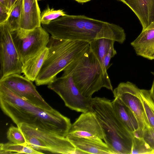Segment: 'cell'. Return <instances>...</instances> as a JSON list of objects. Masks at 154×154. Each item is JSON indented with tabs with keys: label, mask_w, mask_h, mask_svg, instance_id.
<instances>
[{
	"label": "cell",
	"mask_w": 154,
	"mask_h": 154,
	"mask_svg": "<svg viewBox=\"0 0 154 154\" xmlns=\"http://www.w3.org/2000/svg\"><path fill=\"white\" fill-rule=\"evenodd\" d=\"M0 105L17 126L24 123L66 137L72 125L69 118L55 109L48 110L16 95L0 83Z\"/></svg>",
	"instance_id": "6da1fadb"
},
{
	"label": "cell",
	"mask_w": 154,
	"mask_h": 154,
	"mask_svg": "<svg viewBox=\"0 0 154 154\" xmlns=\"http://www.w3.org/2000/svg\"><path fill=\"white\" fill-rule=\"evenodd\" d=\"M42 26L51 36L60 39L90 42L105 38L121 44L126 40L125 31L119 26L84 15L66 14Z\"/></svg>",
	"instance_id": "7a4b0ae2"
},
{
	"label": "cell",
	"mask_w": 154,
	"mask_h": 154,
	"mask_svg": "<svg viewBox=\"0 0 154 154\" xmlns=\"http://www.w3.org/2000/svg\"><path fill=\"white\" fill-rule=\"evenodd\" d=\"M63 71V75L72 76L81 94L86 97L92 98L103 88L113 90L107 70L89 48Z\"/></svg>",
	"instance_id": "3957f363"
},
{
	"label": "cell",
	"mask_w": 154,
	"mask_h": 154,
	"mask_svg": "<svg viewBox=\"0 0 154 154\" xmlns=\"http://www.w3.org/2000/svg\"><path fill=\"white\" fill-rule=\"evenodd\" d=\"M90 111L96 116L103 131V140L113 154H131L134 135L118 119L112 101L104 97L92 98Z\"/></svg>",
	"instance_id": "277c9868"
},
{
	"label": "cell",
	"mask_w": 154,
	"mask_h": 154,
	"mask_svg": "<svg viewBox=\"0 0 154 154\" xmlns=\"http://www.w3.org/2000/svg\"><path fill=\"white\" fill-rule=\"evenodd\" d=\"M90 42L57 39L51 36L47 47L48 52L35 81L37 86L48 85L70 63L89 48Z\"/></svg>",
	"instance_id": "5b68a950"
},
{
	"label": "cell",
	"mask_w": 154,
	"mask_h": 154,
	"mask_svg": "<svg viewBox=\"0 0 154 154\" xmlns=\"http://www.w3.org/2000/svg\"><path fill=\"white\" fill-rule=\"evenodd\" d=\"M24 136L25 145L40 152L77 154V149L66 137L22 123L17 126Z\"/></svg>",
	"instance_id": "8992f818"
},
{
	"label": "cell",
	"mask_w": 154,
	"mask_h": 154,
	"mask_svg": "<svg viewBox=\"0 0 154 154\" xmlns=\"http://www.w3.org/2000/svg\"><path fill=\"white\" fill-rule=\"evenodd\" d=\"M11 34L22 64L46 47L50 38L49 33L41 26L30 30L19 29Z\"/></svg>",
	"instance_id": "52a82bcc"
},
{
	"label": "cell",
	"mask_w": 154,
	"mask_h": 154,
	"mask_svg": "<svg viewBox=\"0 0 154 154\" xmlns=\"http://www.w3.org/2000/svg\"><path fill=\"white\" fill-rule=\"evenodd\" d=\"M48 87L56 93L70 109L82 113L90 111L92 97H86L81 94L71 75H62Z\"/></svg>",
	"instance_id": "ba28073f"
},
{
	"label": "cell",
	"mask_w": 154,
	"mask_h": 154,
	"mask_svg": "<svg viewBox=\"0 0 154 154\" xmlns=\"http://www.w3.org/2000/svg\"><path fill=\"white\" fill-rule=\"evenodd\" d=\"M0 80L14 74H20L23 64L6 23L0 24Z\"/></svg>",
	"instance_id": "9c48e42d"
},
{
	"label": "cell",
	"mask_w": 154,
	"mask_h": 154,
	"mask_svg": "<svg viewBox=\"0 0 154 154\" xmlns=\"http://www.w3.org/2000/svg\"><path fill=\"white\" fill-rule=\"evenodd\" d=\"M0 83L18 96L35 106L48 110L54 109L39 94L32 81L25 76L12 74L0 80Z\"/></svg>",
	"instance_id": "30bf717a"
},
{
	"label": "cell",
	"mask_w": 154,
	"mask_h": 154,
	"mask_svg": "<svg viewBox=\"0 0 154 154\" xmlns=\"http://www.w3.org/2000/svg\"><path fill=\"white\" fill-rule=\"evenodd\" d=\"M140 89L130 82H122L112 91L114 98H118L132 112L138 122L140 130L149 127L140 96Z\"/></svg>",
	"instance_id": "8fae6325"
},
{
	"label": "cell",
	"mask_w": 154,
	"mask_h": 154,
	"mask_svg": "<svg viewBox=\"0 0 154 154\" xmlns=\"http://www.w3.org/2000/svg\"><path fill=\"white\" fill-rule=\"evenodd\" d=\"M67 136L92 139H103L101 127L91 111L83 112L72 124Z\"/></svg>",
	"instance_id": "7c38bea8"
},
{
	"label": "cell",
	"mask_w": 154,
	"mask_h": 154,
	"mask_svg": "<svg viewBox=\"0 0 154 154\" xmlns=\"http://www.w3.org/2000/svg\"><path fill=\"white\" fill-rule=\"evenodd\" d=\"M131 44L137 55L148 60H154V23L142 29Z\"/></svg>",
	"instance_id": "4fadbf2b"
},
{
	"label": "cell",
	"mask_w": 154,
	"mask_h": 154,
	"mask_svg": "<svg viewBox=\"0 0 154 154\" xmlns=\"http://www.w3.org/2000/svg\"><path fill=\"white\" fill-rule=\"evenodd\" d=\"M127 5L140 21L143 29L154 23V0H117Z\"/></svg>",
	"instance_id": "5bb4252c"
},
{
	"label": "cell",
	"mask_w": 154,
	"mask_h": 154,
	"mask_svg": "<svg viewBox=\"0 0 154 154\" xmlns=\"http://www.w3.org/2000/svg\"><path fill=\"white\" fill-rule=\"evenodd\" d=\"M115 41L102 38L94 39L90 42L89 49L103 64L107 70L112 64L111 59L117 54L114 47Z\"/></svg>",
	"instance_id": "9a60e30c"
},
{
	"label": "cell",
	"mask_w": 154,
	"mask_h": 154,
	"mask_svg": "<svg viewBox=\"0 0 154 154\" xmlns=\"http://www.w3.org/2000/svg\"><path fill=\"white\" fill-rule=\"evenodd\" d=\"M41 14L37 0H23L19 29L30 30L41 26Z\"/></svg>",
	"instance_id": "2e32d148"
},
{
	"label": "cell",
	"mask_w": 154,
	"mask_h": 154,
	"mask_svg": "<svg viewBox=\"0 0 154 154\" xmlns=\"http://www.w3.org/2000/svg\"><path fill=\"white\" fill-rule=\"evenodd\" d=\"M75 147L84 154H113L102 139H92L67 136Z\"/></svg>",
	"instance_id": "e0dca14e"
},
{
	"label": "cell",
	"mask_w": 154,
	"mask_h": 154,
	"mask_svg": "<svg viewBox=\"0 0 154 154\" xmlns=\"http://www.w3.org/2000/svg\"><path fill=\"white\" fill-rule=\"evenodd\" d=\"M114 110L122 124L131 133L140 130L138 123L131 110L118 98H115L112 101Z\"/></svg>",
	"instance_id": "ac0fdd59"
},
{
	"label": "cell",
	"mask_w": 154,
	"mask_h": 154,
	"mask_svg": "<svg viewBox=\"0 0 154 154\" xmlns=\"http://www.w3.org/2000/svg\"><path fill=\"white\" fill-rule=\"evenodd\" d=\"M48 49L47 47L23 64L22 73L32 82L35 80L47 57Z\"/></svg>",
	"instance_id": "d6986e66"
},
{
	"label": "cell",
	"mask_w": 154,
	"mask_h": 154,
	"mask_svg": "<svg viewBox=\"0 0 154 154\" xmlns=\"http://www.w3.org/2000/svg\"><path fill=\"white\" fill-rule=\"evenodd\" d=\"M143 110L148 127L154 128V101L149 90L140 89Z\"/></svg>",
	"instance_id": "ffe728a7"
},
{
	"label": "cell",
	"mask_w": 154,
	"mask_h": 154,
	"mask_svg": "<svg viewBox=\"0 0 154 154\" xmlns=\"http://www.w3.org/2000/svg\"><path fill=\"white\" fill-rule=\"evenodd\" d=\"M0 153L40 154L44 153L35 150L26 145L17 144L10 142L0 144Z\"/></svg>",
	"instance_id": "44dd1931"
},
{
	"label": "cell",
	"mask_w": 154,
	"mask_h": 154,
	"mask_svg": "<svg viewBox=\"0 0 154 154\" xmlns=\"http://www.w3.org/2000/svg\"><path fill=\"white\" fill-rule=\"evenodd\" d=\"M23 0H18L11 10L6 23L11 32L20 29Z\"/></svg>",
	"instance_id": "7402d4cb"
},
{
	"label": "cell",
	"mask_w": 154,
	"mask_h": 154,
	"mask_svg": "<svg viewBox=\"0 0 154 154\" xmlns=\"http://www.w3.org/2000/svg\"><path fill=\"white\" fill-rule=\"evenodd\" d=\"M152 150L142 137L134 135L131 154H151Z\"/></svg>",
	"instance_id": "603a6c76"
},
{
	"label": "cell",
	"mask_w": 154,
	"mask_h": 154,
	"mask_svg": "<svg viewBox=\"0 0 154 154\" xmlns=\"http://www.w3.org/2000/svg\"><path fill=\"white\" fill-rule=\"evenodd\" d=\"M66 14L63 10H55L53 8H51L48 5L46 8L41 14V24L42 25L48 24L59 17Z\"/></svg>",
	"instance_id": "cb8c5ba5"
},
{
	"label": "cell",
	"mask_w": 154,
	"mask_h": 154,
	"mask_svg": "<svg viewBox=\"0 0 154 154\" xmlns=\"http://www.w3.org/2000/svg\"><path fill=\"white\" fill-rule=\"evenodd\" d=\"M7 138L11 143L20 144H26L24 135L18 127L11 126L7 132Z\"/></svg>",
	"instance_id": "d4e9b609"
},
{
	"label": "cell",
	"mask_w": 154,
	"mask_h": 154,
	"mask_svg": "<svg viewBox=\"0 0 154 154\" xmlns=\"http://www.w3.org/2000/svg\"><path fill=\"white\" fill-rule=\"evenodd\" d=\"M142 137L152 149L154 150V128L147 127L142 132Z\"/></svg>",
	"instance_id": "484cf974"
},
{
	"label": "cell",
	"mask_w": 154,
	"mask_h": 154,
	"mask_svg": "<svg viewBox=\"0 0 154 154\" xmlns=\"http://www.w3.org/2000/svg\"><path fill=\"white\" fill-rule=\"evenodd\" d=\"M10 13L9 10L8 8L0 4V24L6 23Z\"/></svg>",
	"instance_id": "4316f807"
},
{
	"label": "cell",
	"mask_w": 154,
	"mask_h": 154,
	"mask_svg": "<svg viewBox=\"0 0 154 154\" xmlns=\"http://www.w3.org/2000/svg\"><path fill=\"white\" fill-rule=\"evenodd\" d=\"M18 0H9L8 8L10 12Z\"/></svg>",
	"instance_id": "83f0119b"
},
{
	"label": "cell",
	"mask_w": 154,
	"mask_h": 154,
	"mask_svg": "<svg viewBox=\"0 0 154 154\" xmlns=\"http://www.w3.org/2000/svg\"><path fill=\"white\" fill-rule=\"evenodd\" d=\"M9 0H0V4L8 8Z\"/></svg>",
	"instance_id": "f1b7e54d"
},
{
	"label": "cell",
	"mask_w": 154,
	"mask_h": 154,
	"mask_svg": "<svg viewBox=\"0 0 154 154\" xmlns=\"http://www.w3.org/2000/svg\"><path fill=\"white\" fill-rule=\"evenodd\" d=\"M149 91L151 97L154 101V79Z\"/></svg>",
	"instance_id": "f546056e"
},
{
	"label": "cell",
	"mask_w": 154,
	"mask_h": 154,
	"mask_svg": "<svg viewBox=\"0 0 154 154\" xmlns=\"http://www.w3.org/2000/svg\"><path fill=\"white\" fill-rule=\"evenodd\" d=\"M76 2H78L79 3H84L86 2H89V1H91V0H74Z\"/></svg>",
	"instance_id": "4dcf8cb0"
},
{
	"label": "cell",
	"mask_w": 154,
	"mask_h": 154,
	"mask_svg": "<svg viewBox=\"0 0 154 154\" xmlns=\"http://www.w3.org/2000/svg\"><path fill=\"white\" fill-rule=\"evenodd\" d=\"M151 154H154V150H153L152 152H151Z\"/></svg>",
	"instance_id": "1f68e13d"
},
{
	"label": "cell",
	"mask_w": 154,
	"mask_h": 154,
	"mask_svg": "<svg viewBox=\"0 0 154 154\" xmlns=\"http://www.w3.org/2000/svg\"></svg>",
	"instance_id": "d6a6232c"
}]
</instances>
